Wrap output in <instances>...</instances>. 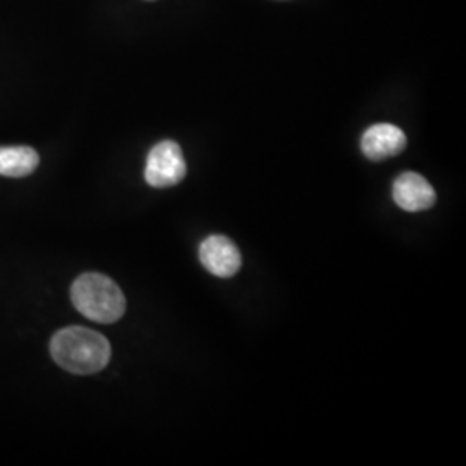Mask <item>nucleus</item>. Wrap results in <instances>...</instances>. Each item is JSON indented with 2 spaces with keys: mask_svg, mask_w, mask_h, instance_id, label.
<instances>
[{
  "mask_svg": "<svg viewBox=\"0 0 466 466\" xmlns=\"http://www.w3.org/2000/svg\"><path fill=\"white\" fill-rule=\"evenodd\" d=\"M406 147V135L396 125L379 123L361 137V150L371 161H383L400 154Z\"/></svg>",
  "mask_w": 466,
  "mask_h": 466,
  "instance_id": "nucleus-6",
  "label": "nucleus"
},
{
  "mask_svg": "<svg viewBox=\"0 0 466 466\" xmlns=\"http://www.w3.org/2000/svg\"><path fill=\"white\" fill-rule=\"evenodd\" d=\"M146 182L154 188L178 185L187 175L184 152L173 140H163L150 149L146 163Z\"/></svg>",
  "mask_w": 466,
  "mask_h": 466,
  "instance_id": "nucleus-3",
  "label": "nucleus"
},
{
  "mask_svg": "<svg viewBox=\"0 0 466 466\" xmlns=\"http://www.w3.org/2000/svg\"><path fill=\"white\" fill-rule=\"evenodd\" d=\"M40 163L36 150L32 147H0V175L21 178L32 175Z\"/></svg>",
  "mask_w": 466,
  "mask_h": 466,
  "instance_id": "nucleus-7",
  "label": "nucleus"
},
{
  "mask_svg": "<svg viewBox=\"0 0 466 466\" xmlns=\"http://www.w3.org/2000/svg\"><path fill=\"white\" fill-rule=\"evenodd\" d=\"M71 300L85 318L115 323L125 315L127 299L115 280L100 273H85L71 287Z\"/></svg>",
  "mask_w": 466,
  "mask_h": 466,
  "instance_id": "nucleus-2",
  "label": "nucleus"
},
{
  "mask_svg": "<svg viewBox=\"0 0 466 466\" xmlns=\"http://www.w3.org/2000/svg\"><path fill=\"white\" fill-rule=\"evenodd\" d=\"M52 360L69 373L92 375L107 367L111 344L99 332L85 327H67L50 340Z\"/></svg>",
  "mask_w": 466,
  "mask_h": 466,
  "instance_id": "nucleus-1",
  "label": "nucleus"
},
{
  "mask_svg": "<svg viewBox=\"0 0 466 466\" xmlns=\"http://www.w3.org/2000/svg\"><path fill=\"white\" fill-rule=\"evenodd\" d=\"M200 263L218 279H230L242 265L240 252L225 235L208 237L199 248Z\"/></svg>",
  "mask_w": 466,
  "mask_h": 466,
  "instance_id": "nucleus-4",
  "label": "nucleus"
},
{
  "mask_svg": "<svg viewBox=\"0 0 466 466\" xmlns=\"http://www.w3.org/2000/svg\"><path fill=\"white\" fill-rule=\"evenodd\" d=\"M392 198L400 209L408 213H418L432 208L435 204V190L421 175L408 171L396 178Z\"/></svg>",
  "mask_w": 466,
  "mask_h": 466,
  "instance_id": "nucleus-5",
  "label": "nucleus"
}]
</instances>
